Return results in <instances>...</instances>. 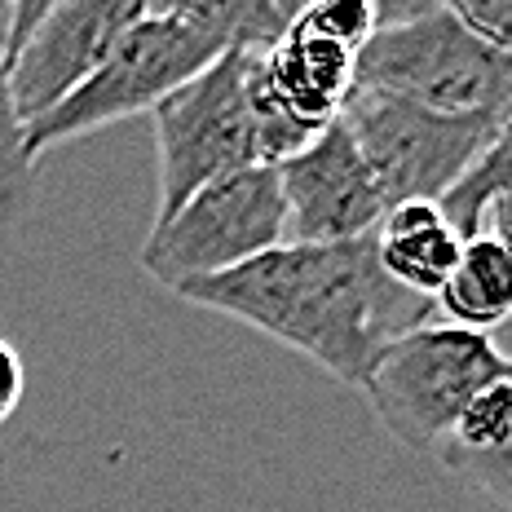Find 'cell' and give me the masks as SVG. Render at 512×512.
Returning <instances> with one entry per match:
<instances>
[{"label":"cell","instance_id":"cell-1","mask_svg":"<svg viewBox=\"0 0 512 512\" xmlns=\"http://www.w3.org/2000/svg\"><path fill=\"white\" fill-rule=\"evenodd\" d=\"M177 296L256 327L349 389H362L384 349L424 327L437 309V301L384 274L376 234L349 243H283L230 274L177 287Z\"/></svg>","mask_w":512,"mask_h":512},{"label":"cell","instance_id":"cell-2","mask_svg":"<svg viewBox=\"0 0 512 512\" xmlns=\"http://www.w3.org/2000/svg\"><path fill=\"white\" fill-rule=\"evenodd\" d=\"M287 0H181L146 5V14L115 40L106 62L58 102L49 115L23 128V151L36 164L49 146L80 142L106 124L151 115L168 93L208 71L226 49L270 53L292 27Z\"/></svg>","mask_w":512,"mask_h":512},{"label":"cell","instance_id":"cell-3","mask_svg":"<svg viewBox=\"0 0 512 512\" xmlns=\"http://www.w3.org/2000/svg\"><path fill=\"white\" fill-rule=\"evenodd\" d=\"M508 376L512 354H504L490 336L455 323H424L384 349L362 393L376 420L407 451L437 460L473 393Z\"/></svg>","mask_w":512,"mask_h":512},{"label":"cell","instance_id":"cell-4","mask_svg":"<svg viewBox=\"0 0 512 512\" xmlns=\"http://www.w3.org/2000/svg\"><path fill=\"white\" fill-rule=\"evenodd\" d=\"M354 89L389 93L437 115H508L512 58L477 40L451 5L380 27L354 62Z\"/></svg>","mask_w":512,"mask_h":512},{"label":"cell","instance_id":"cell-5","mask_svg":"<svg viewBox=\"0 0 512 512\" xmlns=\"http://www.w3.org/2000/svg\"><path fill=\"white\" fill-rule=\"evenodd\" d=\"M252 58L256 53L248 49H226L208 71H199L151 111L159 151V208L151 226H164L212 181L261 168L248 93Z\"/></svg>","mask_w":512,"mask_h":512},{"label":"cell","instance_id":"cell-6","mask_svg":"<svg viewBox=\"0 0 512 512\" xmlns=\"http://www.w3.org/2000/svg\"><path fill=\"white\" fill-rule=\"evenodd\" d=\"M287 243L279 168H243L190 195L142 243V270L164 287L217 279Z\"/></svg>","mask_w":512,"mask_h":512},{"label":"cell","instance_id":"cell-7","mask_svg":"<svg viewBox=\"0 0 512 512\" xmlns=\"http://www.w3.org/2000/svg\"><path fill=\"white\" fill-rule=\"evenodd\" d=\"M504 115H437L389 93L354 89L340 124L354 133L384 204H442Z\"/></svg>","mask_w":512,"mask_h":512},{"label":"cell","instance_id":"cell-8","mask_svg":"<svg viewBox=\"0 0 512 512\" xmlns=\"http://www.w3.org/2000/svg\"><path fill=\"white\" fill-rule=\"evenodd\" d=\"M146 5L151 0H49L45 18L9 58V93L23 128L67 102Z\"/></svg>","mask_w":512,"mask_h":512},{"label":"cell","instance_id":"cell-9","mask_svg":"<svg viewBox=\"0 0 512 512\" xmlns=\"http://www.w3.org/2000/svg\"><path fill=\"white\" fill-rule=\"evenodd\" d=\"M287 204V243H349L376 234L384 221V190L371 177L354 133L327 124L301 155L279 164Z\"/></svg>","mask_w":512,"mask_h":512},{"label":"cell","instance_id":"cell-10","mask_svg":"<svg viewBox=\"0 0 512 512\" xmlns=\"http://www.w3.org/2000/svg\"><path fill=\"white\" fill-rule=\"evenodd\" d=\"M354 62L358 53L345 40L327 36L301 5L292 31L270 53L256 58V71L287 120H296L309 133H323L327 124L340 120L349 93H354Z\"/></svg>","mask_w":512,"mask_h":512},{"label":"cell","instance_id":"cell-11","mask_svg":"<svg viewBox=\"0 0 512 512\" xmlns=\"http://www.w3.org/2000/svg\"><path fill=\"white\" fill-rule=\"evenodd\" d=\"M464 239L446 226L437 204H398L376 226V256L398 287L437 301V292L455 274Z\"/></svg>","mask_w":512,"mask_h":512},{"label":"cell","instance_id":"cell-12","mask_svg":"<svg viewBox=\"0 0 512 512\" xmlns=\"http://www.w3.org/2000/svg\"><path fill=\"white\" fill-rule=\"evenodd\" d=\"M437 309L455 327L490 336V327L512 318V256L490 234L468 239L455 274L437 292Z\"/></svg>","mask_w":512,"mask_h":512},{"label":"cell","instance_id":"cell-13","mask_svg":"<svg viewBox=\"0 0 512 512\" xmlns=\"http://www.w3.org/2000/svg\"><path fill=\"white\" fill-rule=\"evenodd\" d=\"M512 199V111L499 120V128L490 133V142L482 146V155L473 159V168L455 181L451 195L442 199V217L460 239H477L486 226V212L495 204Z\"/></svg>","mask_w":512,"mask_h":512},{"label":"cell","instance_id":"cell-14","mask_svg":"<svg viewBox=\"0 0 512 512\" xmlns=\"http://www.w3.org/2000/svg\"><path fill=\"white\" fill-rule=\"evenodd\" d=\"M5 14H9V5H0V230L18 226L27 217L31 190H36V164L23 151V120L14 111V93H9Z\"/></svg>","mask_w":512,"mask_h":512},{"label":"cell","instance_id":"cell-15","mask_svg":"<svg viewBox=\"0 0 512 512\" xmlns=\"http://www.w3.org/2000/svg\"><path fill=\"white\" fill-rule=\"evenodd\" d=\"M512 437V376L486 384L482 393H473V402L460 411L455 420L451 442L442 446L437 455L455 451V455H486L495 446H504Z\"/></svg>","mask_w":512,"mask_h":512},{"label":"cell","instance_id":"cell-16","mask_svg":"<svg viewBox=\"0 0 512 512\" xmlns=\"http://www.w3.org/2000/svg\"><path fill=\"white\" fill-rule=\"evenodd\" d=\"M437 464L455 477L460 486H468L490 512H512V437L504 446L486 455H437Z\"/></svg>","mask_w":512,"mask_h":512},{"label":"cell","instance_id":"cell-17","mask_svg":"<svg viewBox=\"0 0 512 512\" xmlns=\"http://www.w3.org/2000/svg\"><path fill=\"white\" fill-rule=\"evenodd\" d=\"M451 9L477 40H486L495 53L512 58V0H460Z\"/></svg>","mask_w":512,"mask_h":512},{"label":"cell","instance_id":"cell-18","mask_svg":"<svg viewBox=\"0 0 512 512\" xmlns=\"http://www.w3.org/2000/svg\"><path fill=\"white\" fill-rule=\"evenodd\" d=\"M23 393H27V367L18 358V349L0 336V424H9V415L18 411Z\"/></svg>","mask_w":512,"mask_h":512},{"label":"cell","instance_id":"cell-19","mask_svg":"<svg viewBox=\"0 0 512 512\" xmlns=\"http://www.w3.org/2000/svg\"><path fill=\"white\" fill-rule=\"evenodd\" d=\"M508 111H512V106H508Z\"/></svg>","mask_w":512,"mask_h":512}]
</instances>
